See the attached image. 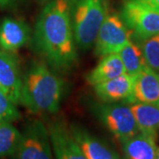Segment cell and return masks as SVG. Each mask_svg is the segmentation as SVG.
Instances as JSON below:
<instances>
[{
    "label": "cell",
    "instance_id": "6da1fadb",
    "mask_svg": "<svg viewBox=\"0 0 159 159\" xmlns=\"http://www.w3.org/2000/svg\"><path fill=\"white\" fill-rule=\"evenodd\" d=\"M72 0H53L41 11L32 37L34 50L51 68L67 71L77 63L71 10Z\"/></svg>",
    "mask_w": 159,
    "mask_h": 159
},
{
    "label": "cell",
    "instance_id": "7a4b0ae2",
    "mask_svg": "<svg viewBox=\"0 0 159 159\" xmlns=\"http://www.w3.org/2000/svg\"><path fill=\"white\" fill-rule=\"evenodd\" d=\"M52 69L33 61L23 74L20 103L32 113H56L59 109L63 82Z\"/></svg>",
    "mask_w": 159,
    "mask_h": 159
},
{
    "label": "cell",
    "instance_id": "3957f363",
    "mask_svg": "<svg viewBox=\"0 0 159 159\" xmlns=\"http://www.w3.org/2000/svg\"><path fill=\"white\" fill-rule=\"evenodd\" d=\"M106 18L102 0H75L72 4L71 19L74 39L81 50L95 44L97 34Z\"/></svg>",
    "mask_w": 159,
    "mask_h": 159
},
{
    "label": "cell",
    "instance_id": "277c9868",
    "mask_svg": "<svg viewBox=\"0 0 159 159\" xmlns=\"http://www.w3.org/2000/svg\"><path fill=\"white\" fill-rule=\"evenodd\" d=\"M93 110L97 119L121 143L140 133L129 106L119 102H104L96 104Z\"/></svg>",
    "mask_w": 159,
    "mask_h": 159
},
{
    "label": "cell",
    "instance_id": "5b68a950",
    "mask_svg": "<svg viewBox=\"0 0 159 159\" xmlns=\"http://www.w3.org/2000/svg\"><path fill=\"white\" fill-rule=\"evenodd\" d=\"M49 129L38 119L25 126L14 159H54Z\"/></svg>",
    "mask_w": 159,
    "mask_h": 159
},
{
    "label": "cell",
    "instance_id": "8992f818",
    "mask_svg": "<svg viewBox=\"0 0 159 159\" xmlns=\"http://www.w3.org/2000/svg\"><path fill=\"white\" fill-rule=\"evenodd\" d=\"M122 20L138 37L147 39L159 34V12L135 0L126 1L122 10Z\"/></svg>",
    "mask_w": 159,
    "mask_h": 159
},
{
    "label": "cell",
    "instance_id": "52a82bcc",
    "mask_svg": "<svg viewBox=\"0 0 159 159\" xmlns=\"http://www.w3.org/2000/svg\"><path fill=\"white\" fill-rule=\"evenodd\" d=\"M132 33L122 18L117 14L106 16L95 43L96 54L103 57L111 53H119L131 41Z\"/></svg>",
    "mask_w": 159,
    "mask_h": 159
},
{
    "label": "cell",
    "instance_id": "ba28073f",
    "mask_svg": "<svg viewBox=\"0 0 159 159\" xmlns=\"http://www.w3.org/2000/svg\"><path fill=\"white\" fill-rule=\"evenodd\" d=\"M21 83L17 57L12 52L0 50V90L15 104L20 103Z\"/></svg>",
    "mask_w": 159,
    "mask_h": 159
},
{
    "label": "cell",
    "instance_id": "9c48e42d",
    "mask_svg": "<svg viewBox=\"0 0 159 159\" xmlns=\"http://www.w3.org/2000/svg\"><path fill=\"white\" fill-rule=\"evenodd\" d=\"M48 129L55 158L87 159L78 143L74 140L70 128L63 121H53Z\"/></svg>",
    "mask_w": 159,
    "mask_h": 159
},
{
    "label": "cell",
    "instance_id": "30bf717a",
    "mask_svg": "<svg viewBox=\"0 0 159 159\" xmlns=\"http://www.w3.org/2000/svg\"><path fill=\"white\" fill-rule=\"evenodd\" d=\"M135 76L121 74L112 80H109L93 86L97 97L105 102H128L132 103Z\"/></svg>",
    "mask_w": 159,
    "mask_h": 159
},
{
    "label": "cell",
    "instance_id": "8fae6325",
    "mask_svg": "<svg viewBox=\"0 0 159 159\" xmlns=\"http://www.w3.org/2000/svg\"><path fill=\"white\" fill-rule=\"evenodd\" d=\"M70 130L87 159H120L116 151L83 126L74 124Z\"/></svg>",
    "mask_w": 159,
    "mask_h": 159
},
{
    "label": "cell",
    "instance_id": "7c38bea8",
    "mask_svg": "<svg viewBox=\"0 0 159 159\" xmlns=\"http://www.w3.org/2000/svg\"><path fill=\"white\" fill-rule=\"evenodd\" d=\"M31 37L28 24L21 20L6 18L0 25V48L6 51H17Z\"/></svg>",
    "mask_w": 159,
    "mask_h": 159
},
{
    "label": "cell",
    "instance_id": "4fadbf2b",
    "mask_svg": "<svg viewBox=\"0 0 159 159\" xmlns=\"http://www.w3.org/2000/svg\"><path fill=\"white\" fill-rule=\"evenodd\" d=\"M134 102L159 103V74L148 66L135 75Z\"/></svg>",
    "mask_w": 159,
    "mask_h": 159
},
{
    "label": "cell",
    "instance_id": "5bb4252c",
    "mask_svg": "<svg viewBox=\"0 0 159 159\" xmlns=\"http://www.w3.org/2000/svg\"><path fill=\"white\" fill-rule=\"evenodd\" d=\"M157 137L140 132L122 142L123 152L126 159H156Z\"/></svg>",
    "mask_w": 159,
    "mask_h": 159
},
{
    "label": "cell",
    "instance_id": "9a60e30c",
    "mask_svg": "<svg viewBox=\"0 0 159 159\" xmlns=\"http://www.w3.org/2000/svg\"><path fill=\"white\" fill-rule=\"evenodd\" d=\"M125 73V67L119 53H111L103 56L97 66L88 74L87 81L90 85L95 86Z\"/></svg>",
    "mask_w": 159,
    "mask_h": 159
},
{
    "label": "cell",
    "instance_id": "2e32d148",
    "mask_svg": "<svg viewBox=\"0 0 159 159\" xmlns=\"http://www.w3.org/2000/svg\"><path fill=\"white\" fill-rule=\"evenodd\" d=\"M130 108L140 132L157 136L159 132V103L134 102Z\"/></svg>",
    "mask_w": 159,
    "mask_h": 159
},
{
    "label": "cell",
    "instance_id": "e0dca14e",
    "mask_svg": "<svg viewBox=\"0 0 159 159\" xmlns=\"http://www.w3.org/2000/svg\"><path fill=\"white\" fill-rule=\"evenodd\" d=\"M119 55L124 65L125 73L130 75L135 76L148 66L142 48L132 41L122 48Z\"/></svg>",
    "mask_w": 159,
    "mask_h": 159
},
{
    "label": "cell",
    "instance_id": "ac0fdd59",
    "mask_svg": "<svg viewBox=\"0 0 159 159\" xmlns=\"http://www.w3.org/2000/svg\"><path fill=\"white\" fill-rule=\"evenodd\" d=\"M21 138V133L11 123L0 124V158L13 156Z\"/></svg>",
    "mask_w": 159,
    "mask_h": 159
},
{
    "label": "cell",
    "instance_id": "d6986e66",
    "mask_svg": "<svg viewBox=\"0 0 159 159\" xmlns=\"http://www.w3.org/2000/svg\"><path fill=\"white\" fill-rule=\"evenodd\" d=\"M142 51L147 66L159 74V34L144 40Z\"/></svg>",
    "mask_w": 159,
    "mask_h": 159
},
{
    "label": "cell",
    "instance_id": "ffe728a7",
    "mask_svg": "<svg viewBox=\"0 0 159 159\" xmlns=\"http://www.w3.org/2000/svg\"><path fill=\"white\" fill-rule=\"evenodd\" d=\"M16 105L3 91L0 90V124L11 123L20 118Z\"/></svg>",
    "mask_w": 159,
    "mask_h": 159
},
{
    "label": "cell",
    "instance_id": "44dd1931",
    "mask_svg": "<svg viewBox=\"0 0 159 159\" xmlns=\"http://www.w3.org/2000/svg\"><path fill=\"white\" fill-rule=\"evenodd\" d=\"M159 12V0H135Z\"/></svg>",
    "mask_w": 159,
    "mask_h": 159
},
{
    "label": "cell",
    "instance_id": "7402d4cb",
    "mask_svg": "<svg viewBox=\"0 0 159 159\" xmlns=\"http://www.w3.org/2000/svg\"><path fill=\"white\" fill-rule=\"evenodd\" d=\"M12 0H0V6H4L11 3Z\"/></svg>",
    "mask_w": 159,
    "mask_h": 159
},
{
    "label": "cell",
    "instance_id": "603a6c76",
    "mask_svg": "<svg viewBox=\"0 0 159 159\" xmlns=\"http://www.w3.org/2000/svg\"><path fill=\"white\" fill-rule=\"evenodd\" d=\"M156 159H159V148H157V156H156Z\"/></svg>",
    "mask_w": 159,
    "mask_h": 159
}]
</instances>
